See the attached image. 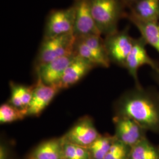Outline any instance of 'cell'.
Wrapping results in <instances>:
<instances>
[{
    "label": "cell",
    "mask_w": 159,
    "mask_h": 159,
    "mask_svg": "<svg viewBox=\"0 0 159 159\" xmlns=\"http://www.w3.org/2000/svg\"><path fill=\"white\" fill-rule=\"evenodd\" d=\"M7 150L4 146L0 148V159H7Z\"/></svg>",
    "instance_id": "obj_23"
},
{
    "label": "cell",
    "mask_w": 159,
    "mask_h": 159,
    "mask_svg": "<svg viewBox=\"0 0 159 159\" xmlns=\"http://www.w3.org/2000/svg\"><path fill=\"white\" fill-rule=\"evenodd\" d=\"M116 140L115 137L108 134L100 135L87 148L91 159H104Z\"/></svg>",
    "instance_id": "obj_18"
},
{
    "label": "cell",
    "mask_w": 159,
    "mask_h": 159,
    "mask_svg": "<svg viewBox=\"0 0 159 159\" xmlns=\"http://www.w3.org/2000/svg\"><path fill=\"white\" fill-rule=\"evenodd\" d=\"M76 37L68 34L43 39L36 60V68L59 57L74 52Z\"/></svg>",
    "instance_id": "obj_3"
},
{
    "label": "cell",
    "mask_w": 159,
    "mask_h": 159,
    "mask_svg": "<svg viewBox=\"0 0 159 159\" xmlns=\"http://www.w3.org/2000/svg\"><path fill=\"white\" fill-rule=\"evenodd\" d=\"M76 56L74 51L37 67L38 78L46 85L57 86L66 68Z\"/></svg>",
    "instance_id": "obj_9"
},
{
    "label": "cell",
    "mask_w": 159,
    "mask_h": 159,
    "mask_svg": "<svg viewBox=\"0 0 159 159\" xmlns=\"http://www.w3.org/2000/svg\"><path fill=\"white\" fill-rule=\"evenodd\" d=\"M146 44L142 37L135 39L134 45L125 61V67L127 69L129 74L135 80L136 86L140 85L137 77V71L140 67L148 65L153 68L156 73H159V66L148 55L145 48Z\"/></svg>",
    "instance_id": "obj_10"
},
{
    "label": "cell",
    "mask_w": 159,
    "mask_h": 159,
    "mask_svg": "<svg viewBox=\"0 0 159 159\" xmlns=\"http://www.w3.org/2000/svg\"><path fill=\"white\" fill-rule=\"evenodd\" d=\"M123 0H90L91 14L100 33L107 35L117 31V24L125 16Z\"/></svg>",
    "instance_id": "obj_2"
},
{
    "label": "cell",
    "mask_w": 159,
    "mask_h": 159,
    "mask_svg": "<svg viewBox=\"0 0 159 159\" xmlns=\"http://www.w3.org/2000/svg\"><path fill=\"white\" fill-rule=\"evenodd\" d=\"M63 137L52 139L40 143L29 159H63Z\"/></svg>",
    "instance_id": "obj_14"
},
{
    "label": "cell",
    "mask_w": 159,
    "mask_h": 159,
    "mask_svg": "<svg viewBox=\"0 0 159 159\" xmlns=\"http://www.w3.org/2000/svg\"><path fill=\"white\" fill-rule=\"evenodd\" d=\"M130 6L131 13L136 17L159 23V0H139Z\"/></svg>",
    "instance_id": "obj_15"
},
{
    "label": "cell",
    "mask_w": 159,
    "mask_h": 159,
    "mask_svg": "<svg viewBox=\"0 0 159 159\" xmlns=\"http://www.w3.org/2000/svg\"><path fill=\"white\" fill-rule=\"evenodd\" d=\"M134 41L126 30L121 31L117 30L106 35L104 42L110 62L125 67Z\"/></svg>",
    "instance_id": "obj_4"
},
{
    "label": "cell",
    "mask_w": 159,
    "mask_h": 159,
    "mask_svg": "<svg viewBox=\"0 0 159 159\" xmlns=\"http://www.w3.org/2000/svg\"><path fill=\"white\" fill-rule=\"evenodd\" d=\"M125 16L136 26L146 43L152 46L159 53V23L143 20L131 12Z\"/></svg>",
    "instance_id": "obj_13"
},
{
    "label": "cell",
    "mask_w": 159,
    "mask_h": 159,
    "mask_svg": "<svg viewBox=\"0 0 159 159\" xmlns=\"http://www.w3.org/2000/svg\"><path fill=\"white\" fill-rule=\"evenodd\" d=\"M60 90V89L57 85H46L38 78L31 102L27 108L28 116H39Z\"/></svg>",
    "instance_id": "obj_11"
},
{
    "label": "cell",
    "mask_w": 159,
    "mask_h": 159,
    "mask_svg": "<svg viewBox=\"0 0 159 159\" xmlns=\"http://www.w3.org/2000/svg\"><path fill=\"white\" fill-rule=\"evenodd\" d=\"M73 34L76 38L101 35L91 14L90 0H75Z\"/></svg>",
    "instance_id": "obj_8"
},
{
    "label": "cell",
    "mask_w": 159,
    "mask_h": 159,
    "mask_svg": "<svg viewBox=\"0 0 159 159\" xmlns=\"http://www.w3.org/2000/svg\"><path fill=\"white\" fill-rule=\"evenodd\" d=\"M27 116V110L17 108L10 102L4 103L1 106L0 122L1 124L21 120Z\"/></svg>",
    "instance_id": "obj_19"
},
{
    "label": "cell",
    "mask_w": 159,
    "mask_h": 159,
    "mask_svg": "<svg viewBox=\"0 0 159 159\" xmlns=\"http://www.w3.org/2000/svg\"><path fill=\"white\" fill-rule=\"evenodd\" d=\"M156 77H157V81H158V82H159V73H156Z\"/></svg>",
    "instance_id": "obj_25"
},
{
    "label": "cell",
    "mask_w": 159,
    "mask_h": 159,
    "mask_svg": "<svg viewBox=\"0 0 159 159\" xmlns=\"http://www.w3.org/2000/svg\"><path fill=\"white\" fill-rule=\"evenodd\" d=\"M130 148L116 140L104 159H129Z\"/></svg>",
    "instance_id": "obj_20"
},
{
    "label": "cell",
    "mask_w": 159,
    "mask_h": 159,
    "mask_svg": "<svg viewBox=\"0 0 159 159\" xmlns=\"http://www.w3.org/2000/svg\"><path fill=\"white\" fill-rule=\"evenodd\" d=\"M129 159H159V148L146 137L130 148Z\"/></svg>",
    "instance_id": "obj_17"
},
{
    "label": "cell",
    "mask_w": 159,
    "mask_h": 159,
    "mask_svg": "<svg viewBox=\"0 0 159 159\" xmlns=\"http://www.w3.org/2000/svg\"><path fill=\"white\" fill-rule=\"evenodd\" d=\"M10 87H11V97H10V103L17 108L27 110L23 107V104L20 100L18 93L17 91L16 84L11 82L10 83Z\"/></svg>",
    "instance_id": "obj_22"
},
{
    "label": "cell",
    "mask_w": 159,
    "mask_h": 159,
    "mask_svg": "<svg viewBox=\"0 0 159 159\" xmlns=\"http://www.w3.org/2000/svg\"><path fill=\"white\" fill-rule=\"evenodd\" d=\"M125 1V4H129V5H131L134 2H136L137 1H139V0H123Z\"/></svg>",
    "instance_id": "obj_24"
},
{
    "label": "cell",
    "mask_w": 159,
    "mask_h": 159,
    "mask_svg": "<svg viewBox=\"0 0 159 159\" xmlns=\"http://www.w3.org/2000/svg\"><path fill=\"white\" fill-rule=\"evenodd\" d=\"M78 39L83 40L91 49L96 58L98 66L104 68L110 66V61L101 35H90Z\"/></svg>",
    "instance_id": "obj_16"
},
{
    "label": "cell",
    "mask_w": 159,
    "mask_h": 159,
    "mask_svg": "<svg viewBox=\"0 0 159 159\" xmlns=\"http://www.w3.org/2000/svg\"><path fill=\"white\" fill-rule=\"evenodd\" d=\"M16 86L20 100L23 104V107L27 110L32 98L34 87L19 85L17 84H16Z\"/></svg>",
    "instance_id": "obj_21"
},
{
    "label": "cell",
    "mask_w": 159,
    "mask_h": 159,
    "mask_svg": "<svg viewBox=\"0 0 159 159\" xmlns=\"http://www.w3.org/2000/svg\"><path fill=\"white\" fill-rule=\"evenodd\" d=\"M94 67L93 64L77 55L66 68L57 87L61 90L74 85L82 79Z\"/></svg>",
    "instance_id": "obj_12"
},
{
    "label": "cell",
    "mask_w": 159,
    "mask_h": 159,
    "mask_svg": "<svg viewBox=\"0 0 159 159\" xmlns=\"http://www.w3.org/2000/svg\"><path fill=\"white\" fill-rule=\"evenodd\" d=\"M100 135L91 117L84 116L78 120L63 138L66 142L88 148Z\"/></svg>",
    "instance_id": "obj_7"
},
{
    "label": "cell",
    "mask_w": 159,
    "mask_h": 159,
    "mask_svg": "<svg viewBox=\"0 0 159 159\" xmlns=\"http://www.w3.org/2000/svg\"><path fill=\"white\" fill-rule=\"evenodd\" d=\"M116 116L134 120L147 131L159 133V95L140 86L126 92L116 104Z\"/></svg>",
    "instance_id": "obj_1"
},
{
    "label": "cell",
    "mask_w": 159,
    "mask_h": 159,
    "mask_svg": "<svg viewBox=\"0 0 159 159\" xmlns=\"http://www.w3.org/2000/svg\"><path fill=\"white\" fill-rule=\"evenodd\" d=\"M116 140L131 148L146 138L147 130L134 120L125 116L113 118Z\"/></svg>",
    "instance_id": "obj_6"
},
{
    "label": "cell",
    "mask_w": 159,
    "mask_h": 159,
    "mask_svg": "<svg viewBox=\"0 0 159 159\" xmlns=\"http://www.w3.org/2000/svg\"><path fill=\"white\" fill-rule=\"evenodd\" d=\"M75 6L52 10L46 20L44 39H49L68 34H73Z\"/></svg>",
    "instance_id": "obj_5"
}]
</instances>
